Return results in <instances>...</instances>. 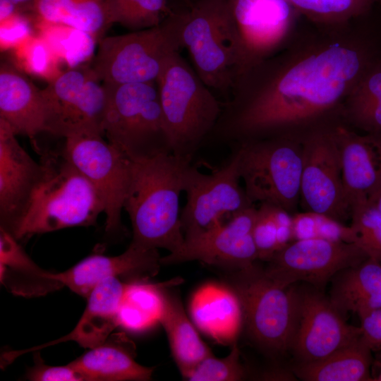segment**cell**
I'll return each mask as SVG.
<instances>
[{
    "instance_id": "6da1fadb",
    "label": "cell",
    "mask_w": 381,
    "mask_h": 381,
    "mask_svg": "<svg viewBox=\"0 0 381 381\" xmlns=\"http://www.w3.org/2000/svg\"><path fill=\"white\" fill-rule=\"evenodd\" d=\"M373 61L368 44L344 30L297 41L240 78L221 129L250 138L315 123L345 103Z\"/></svg>"
},
{
    "instance_id": "7a4b0ae2",
    "label": "cell",
    "mask_w": 381,
    "mask_h": 381,
    "mask_svg": "<svg viewBox=\"0 0 381 381\" xmlns=\"http://www.w3.org/2000/svg\"><path fill=\"white\" fill-rule=\"evenodd\" d=\"M192 158L169 152L133 160L123 209L131 223V245L145 249L179 250L184 242L180 211L183 174Z\"/></svg>"
},
{
    "instance_id": "3957f363",
    "label": "cell",
    "mask_w": 381,
    "mask_h": 381,
    "mask_svg": "<svg viewBox=\"0 0 381 381\" xmlns=\"http://www.w3.org/2000/svg\"><path fill=\"white\" fill-rule=\"evenodd\" d=\"M39 153L43 178L27 212L11 234L19 241L65 228L94 225L104 206L91 182L61 150Z\"/></svg>"
},
{
    "instance_id": "277c9868",
    "label": "cell",
    "mask_w": 381,
    "mask_h": 381,
    "mask_svg": "<svg viewBox=\"0 0 381 381\" xmlns=\"http://www.w3.org/2000/svg\"><path fill=\"white\" fill-rule=\"evenodd\" d=\"M183 16V44L196 73L210 89L234 90L248 65L229 1L198 0Z\"/></svg>"
},
{
    "instance_id": "5b68a950",
    "label": "cell",
    "mask_w": 381,
    "mask_h": 381,
    "mask_svg": "<svg viewBox=\"0 0 381 381\" xmlns=\"http://www.w3.org/2000/svg\"><path fill=\"white\" fill-rule=\"evenodd\" d=\"M156 82L170 151L192 158L216 126L222 104L180 52L169 58Z\"/></svg>"
},
{
    "instance_id": "8992f818",
    "label": "cell",
    "mask_w": 381,
    "mask_h": 381,
    "mask_svg": "<svg viewBox=\"0 0 381 381\" xmlns=\"http://www.w3.org/2000/svg\"><path fill=\"white\" fill-rule=\"evenodd\" d=\"M183 12L153 28L104 37L90 66L104 85L156 82L169 58L184 48Z\"/></svg>"
},
{
    "instance_id": "52a82bcc",
    "label": "cell",
    "mask_w": 381,
    "mask_h": 381,
    "mask_svg": "<svg viewBox=\"0 0 381 381\" xmlns=\"http://www.w3.org/2000/svg\"><path fill=\"white\" fill-rule=\"evenodd\" d=\"M104 85L107 140L131 160L171 152L157 82Z\"/></svg>"
},
{
    "instance_id": "ba28073f",
    "label": "cell",
    "mask_w": 381,
    "mask_h": 381,
    "mask_svg": "<svg viewBox=\"0 0 381 381\" xmlns=\"http://www.w3.org/2000/svg\"><path fill=\"white\" fill-rule=\"evenodd\" d=\"M231 288L237 294L248 335L263 349H291L295 332L298 290L283 287L255 265L235 270Z\"/></svg>"
},
{
    "instance_id": "9c48e42d",
    "label": "cell",
    "mask_w": 381,
    "mask_h": 381,
    "mask_svg": "<svg viewBox=\"0 0 381 381\" xmlns=\"http://www.w3.org/2000/svg\"><path fill=\"white\" fill-rule=\"evenodd\" d=\"M241 179L253 203L293 212L300 200L302 144L285 138L244 140L236 150Z\"/></svg>"
},
{
    "instance_id": "30bf717a",
    "label": "cell",
    "mask_w": 381,
    "mask_h": 381,
    "mask_svg": "<svg viewBox=\"0 0 381 381\" xmlns=\"http://www.w3.org/2000/svg\"><path fill=\"white\" fill-rule=\"evenodd\" d=\"M42 94L47 133L64 138L104 135L107 90L90 66H75L60 73Z\"/></svg>"
},
{
    "instance_id": "8fae6325",
    "label": "cell",
    "mask_w": 381,
    "mask_h": 381,
    "mask_svg": "<svg viewBox=\"0 0 381 381\" xmlns=\"http://www.w3.org/2000/svg\"><path fill=\"white\" fill-rule=\"evenodd\" d=\"M61 150L98 193L106 215V232L122 230L121 210L131 182L133 160L98 135L66 138Z\"/></svg>"
},
{
    "instance_id": "7c38bea8",
    "label": "cell",
    "mask_w": 381,
    "mask_h": 381,
    "mask_svg": "<svg viewBox=\"0 0 381 381\" xmlns=\"http://www.w3.org/2000/svg\"><path fill=\"white\" fill-rule=\"evenodd\" d=\"M236 152L224 167L205 174L190 163L183 174L186 203L181 211L184 238L200 234L233 214L254 205L240 184Z\"/></svg>"
},
{
    "instance_id": "4fadbf2b",
    "label": "cell",
    "mask_w": 381,
    "mask_h": 381,
    "mask_svg": "<svg viewBox=\"0 0 381 381\" xmlns=\"http://www.w3.org/2000/svg\"><path fill=\"white\" fill-rule=\"evenodd\" d=\"M300 201L309 212L341 222L351 217L333 127L309 131L301 141Z\"/></svg>"
},
{
    "instance_id": "5bb4252c",
    "label": "cell",
    "mask_w": 381,
    "mask_h": 381,
    "mask_svg": "<svg viewBox=\"0 0 381 381\" xmlns=\"http://www.w3.org/2000/svg\"><path fill=\"white\" fill-rule=\"evenodd\" d=\"M368 258L355 243L315 237L289 243L267 260L264 272L283 287L298 282L320 286Z\"/></svg>"
},
{
    "instance_id": "9a60e30c",
    "label": "cell",
    "mask_w": 381,
    "mask_h": 381,
    "mask_svg": "<svg viewBox=\"0 0 381 381\" xmlns=\"http://www.w3.org/2000/svg\"><path fill=\"white\" fill-rule=\"evenodd\" d=\"M257 216L255 205L196 236L185 238L181 247L161 258L162 265L199 260L230 270H242L258 259L252 231Z\"/></svg>"
},
{
    "instance_id": "2e32d148",
    "label": "cell",
    "mask_w": 381,
    "mask_h": 381,
    "mask_svg": "<svg viewBox=\"0 0 381 381\" xmlns=\"http://www.w3.org/2000/svg\"><path fill=\"white\" fill-rule=\"evenodd\" d=\"M362 335L349 325L329 298L315 291H298L297 320L291 350L300 363L320 360Z\"/></svg>"
},
{
    "instance_id": "e0dca14e",
    "label": "cell",
    "mask_w": 381,
    "mask_h": 381,
    "mask_svg": "<svg viewBox=\"0 0 381 381\" xmlns=\"http://www.w3.org/2000/svg\"><path fill=\"white\" fill-rule=\"evenodd\" d=\"M229 1L244 45L248 71L286 45L298 13L286 0Z\"/></svg>"
},
{
    "instance_id": "ac0fdd59",
    "label": "cell",
    "mask_w": 381,
    "mask_h": 381,
    "mask_svg": "<svg viewBox=\"0 0 381 381\" xmlns=\"http://www.w3.org/2000/svg\"><path fill=\"white\" fill-rule=\"evenodd\" d=\"M8 125L0 119V227L12 234L27 212L44 175Z\"/></svg>"
},
{
    "instance_id": "d6986e66",
    "label": "cell",
    "mask_w": 381,
    "mask_h": 381,
    "mask_svg": "<svg viewBox=\"0 0 381 381\" xmlns=\"http://www.w3.org/2000/svg\"><path fill=\"white\" fill-rule=\"evenodd\" d=\"M333 132L351 212L356 206L374 204L381 190V134L358 135L342 126H333Z\"/></svg>"
},
{
    "instance_id": "ffe728a7",
    "label": "cell",
    "mask_w": 381,
    "mask_h": 381,
    "mask_svg": "<svg viewBox=\"0 0 381 381\" xmlns=\"http://www.w3.org/2000/svg\"><path fill=\"white\" fill-rule=\"evenodd\" d=\"M160 260L157 249L130 244L119 255H92L56 275L64 286L87 298L97 284L109 278L127 276L138 280L155 276L162 265Z\"/></svg>"
},
{
    "instance_id": "44dd1931",
    "label": "cell",
    "mask_w": 381,
    "mask_h": 381,
    "mask_svg": "<svg viewBox=\"0 0 381 381\" xmlns=\"http://www.w3.org/2000/svg\"><path fill=\"white\" fill-rule=\"evenodd\" d=\"M0 119L17 135L28 137L35 147V137L46 132V106L39 89L14 66H0Z\"/></svg>"
},
{
    "instance_id": "7402d4cb",
    "label": "cell",
    "mask_w": 381,
    "mask_h": 381,
    "mask_svg": "<svg viewBox=\"0 0 381 381\" xmlns=\"http://www.w3.org/2000/svg\"><path fill=\"white\" fill-rule=\"evenodd\" d=\"M125 286L126 283L121 282L117 277L100 282L87 297L86 308L76 326L69 334L27 351H16L15 356L68 341H75L87 349L101 344L119 326L118 312Z\"/></svg>"
},
{
    "instance_id": "603a6c76",
    "label": "cell",
    "mask_w": 381,
    "mask_h": 381,
    "mask_svg": "<svg viewBox=\"0 0 381 381\" xmlns=\"http://www.w3.org/2000/svg\"><path fill=\"white\" fill-rule=\"evenodd\" d=\"M189 310L194 325L222 344L234 343L243 324L239 298L231 287L207 283L191 297Z\"/></svg>"
},
{
    "instance_id": "cb8c5ba5",
    "label": "cell",
    "mask_w": 381,
    "mask_h": 381,
    "mask_svg": "<svg viewBox=\"0 0 381 381\" xmlns=\"http://www.w3.org/2000/svg\"><path fill=\"white\" fill-rule=\"evenodd\" d=\"M135 357L133 342L123 334H112L70 364L88 381L150 380L153 368L139 364Z\"/></svg>"
},
{
    "instance_id": "d4e9b609",
    "label": "cell",
    "mask_w": 381,
    "mask_h": 381,
    "mask_svg": "<svg viewBox=\"0 0 381 381\" xmlns=\"http://www.w3.org/2000/svg\"><path fill=\"white\" fill-rule=\"evenodd\" d=\"M0 281L11 293L24 297L47 294L64 286L56 273L43 270L9 232L0 227Z\"/></svg>"
},
{
    "instance_id": "484cf974",
    "label": "cell",
    "mask_w": 381,
    "mask_h": 381,
    "mask_svg": "<svg viewBox=\"0 0 381 381\" xmlns=\"http://www.w3.org/2000/svg\"><path fill=\"white\" fill-rule=\"evenodd\" d=\"M329 300L343 315L359 317L381 308V262L368 258L337 272L331 279Z\"/></svg>"
},
{
    "instance_id": "4316f807",
    "label": "cell",
    "mask_w": 381,
    "mask_h": 381,
    "mask_svg": "<svg viewBox=\"0 0 381 381\" xmlns=\"http://www.w3.org/2000/svg\"><path fill=\"white\" fill-rule=\"evenodd\" d=\"M372 349L361 335L357 339L316 361L300 363L293 373L306 381H368Z\"/></svg>"
},
{
    "instance_id": "83f0119b",
    "label": "cell",
    "mask_w": 381,
    "mask_h": 381,
    "mask_svg": "<svg viewBox=\"0 0 381 381\" xmlns=\"http://www.w3.org/2000/svg\"><path fill=\"white\" fill-rule=\"evenodd\" d=\"M166 289L160 323L166 331L173 358L185 379L199 363L213 353L200 339L180 299L168 294Z\"/></svg>"
},
{
    "instance_id": "f1b7e54d",
    "label": "cell",
    "mask_w": 381,
    "mask_h": 381,
    "mask_svg": "<svg viewBox=\"0 0 381 381\" xmlns=\"http://www.w3.org/2000/svg\"><path fill=\"white\" fill-rule=\"evenodd\" d=\"M109 0H36L33 11L45 24L66 26L99 41L112 25Z\"/></svg>"
},
{
    "instance_id": "f546056e",
    "label": "cell",
    "mask_w": 381,
    "mask_h": 381,
    "mask_svg": "<svg viewBox=\"0 0 381 381\" xmlns=\"http://www.w3.org/2000/svg\"><path fill=\"white\" fill-rule=\"evenodd\" d=\"M179 279L152 284L145 279L126 283L118 312V325L134 332L145 331L160 322L164 306V291L179 283Z\"/></svg>"
},
{
    "instance_id": "4dcf8cb0",
    "label": "cell",
    "mask_w": 381,
    "mask_h": 381,
    "mask_svg": "<svg viewBox=\"0 0 381 381\" xmlns=\"http://www.w3.org/2000/svg\"><path fill=\"white\" fill-rule=\"evenodd\" d=\"M296 11L320 25L337 28L365 13L375 0H286Z\"/></svg>"
},
{
    "instance_id": "1f68e13d",
    "label": "cell",
    "mask_w": 381,
    "mask_h": 381,
    "mask_svg": "<svg viewBox=\"0 0 381 381\" xmlns=\"http://www.w3.org/2000/svg\"><path fill=\"white\" fill-rule=\"evenodd\" d=\"M108 12L111 25L131 31L157 26L174 13L167 0H109Z\"/></svg>"
},
{
    "instance_id": "d6a6232c",
    "label": "cell",
    "mask_w": 381,
    "mask_h": 381,
    "mask_svg": "<svg viewBox=\"0 0 381 381\" xmlns=\"http://www.w3.org/2000/svg\"><path fill=\"white\" fill-rule=\"evenodd\" d=\"M291 222L292 217L284 210L267 203L260 204L252 231L259 260L267 261L278 251L277 227L291 226Z\"/></svg>"
},
{
    "instance_id": "836d02e7",
    "label": "cell",
    "mask_w": 381,
    "mask_h": 381,
    "mask_svg": "<svg viewBox=\"0 0 381 381\" xmlns=\"http://www.w3.org/2000/svg\"><path fill=\"white\" fill-rule=\"evenodd\" d=\"M351 227L356 243L368 257L381 262V213L374 204L355 207L351 212Z\"/></svg>"
},
{
    "instance_id": "e575fe53",
    "label": "cell",
    "mask_w": 381,
    "mask_h": 381,
    "mask_svg": "<svg viewBox=\"0 0 381 381\" xmlns=\"http://www.w3.org/2000/svg\"><path fill=\"white\" fill-rule=\"evenodd\" d=\"M246 377L240 361V351L236 341L230 353L218 358L211 355L200 363L184 379L189 381H238Z\"/></svg>"
},
{
    "instance_id": "d590c367",
    "label": "cell",
    "mask_w": 381,
    "mask_h": 381,
    "mask_svg": "<svg viewBox=\"0 0 381 381\" xmlns=\"http://www.w3.org/2000/svg\"><path fill=\"white\" fill-rule=\"evenodd\" d=\"M381 101V61H373L358 79L344 103L347 114Z\"/></svg>"
},
{
    "instance_id": "8d00e7d4",
    "label": "cell",
    "mask_w": 381,
    "mask_h": 381,
    "mask_svg": "<svg viewBox=\"0 0 381 381\" xmlns=\"http://www.w3.org/2000/svg\"><path fill=\"white\" fill-rule=\"evenodd\" d=\"M27 377L34 381H88L84 374L72 366L46 365L40 353L35 356V365L28 372Z\"/></svg>"
},
{
    "instance_id": "74e56055",
    "label": "cell",
    "mask_w": 381,
    "mask_h": 381,
    "mask_svg": "<svg viewBox=\"0 0 381 381\" xmlns=\"http://www.w3.org/2000/svg\"><path fill=\"white\" fill-rule=\"evenodd\" d=\"M354 123L368 131L381 134V101L348 113Z\"/></svg>"
},
{
    "instance_id": "f35d334b",
    "label": "cell",
    "mask_w": 381,
    "mask_h": 381,
    "mask_svg": "<svg viewBox=\"0 0 381 381\" xmlns=\"http://www.w3.org/2000/svg\"><path fill=\"white\" fill-rule=\"evenodd\" d=\"M359 318L365 341L372 350L381 349V308Z\"/></svg>"
},
{
    "instance_id": "ab89813d",
    "label": "cell",
    "mask_w": 381,
    "mask_h": 381,
    "mask_svg": "<svg viewBox=\"0 0 381 381\" xmlns=\"http://www.w3.org/2000/svg\"><path fill=\"white\" fill-rule=\"evenodd\" d=\"M11 4L16 10H33L36 0H1Z\"/></svg>"
},
{
    "instance_id": "60d3db41",
    "label": "cell",
    "mask_w": 381,
    "mask_h": 381,
    "mask_svg": "<svg viewBox=\"0 0 381 381\" xmlns=\"http://www.w3.org/2000/svg\"><path fill=\"white\" fill-rule=\"evenodd\" d=\"M374 205L381 213V190L375 200Z\"/></svg>"
},
{
    "instance_id": "b9f144b4",
    "label": "cell",
    "mask_w": 381,
    "mask_h": 381,
    "mask_svg": "<svg viewBox=\"0 0 381 381\" xmlns=\"http://www.w3.org/2000/svg\"><path fill=\"white\" fill-rule=\"evenodd\" d=\"M375 380H379V381H381V370L379 373V375H377V377H376V379H375Z\"/></svg>"
},
{
    "instance_id": "7bdbcfd3",
    "label": "cell",
    "mask_w": 381,
    "mask_h": 381,
    "mask_svg": "<svg viewBox=\"0 0 381 381\" xmlns=\"http://www.w3.org/2000/svg\"><path fill=\"white\" fill-rule=\"evenodd\" d=\"M188 4H189V6L191 5V3L190 1H189V0H184Z\"/></svg>"
},
{
    "instance_id": "ee69618b",
    "label": "cell",
    "mask_w": 381,
    "mask_h": 381,
    "mask_svg": "<svg viewBox=\"0 0 381 381\" xmlns=\"http://www.w3.org/2000/svg\"><path fill=\"white\" fill-rule=\"evenodd\" d=\"M375 1L378 2L381 6V0H375Z\"/></svg>"
}]
</instances>
